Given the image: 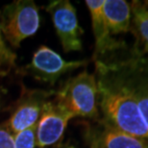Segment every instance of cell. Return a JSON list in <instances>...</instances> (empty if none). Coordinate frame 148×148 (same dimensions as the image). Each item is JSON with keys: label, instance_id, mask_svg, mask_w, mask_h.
Instances as JSON below:
<instances>
[{"label": "cell", "instance_id": "5", "mask_svg": "<svg viewBox=\"0 0 148 148\" xmlns=\"http://www.w3.org/2000/svg\"><path fill=\"white\" fill-rule=\"evenodd\" d=\"M64 52L81 51L83 30L80 27L76 10L67 0L51 1L46 8Z\"/></svg>", "mask_w": 148, "mask_h": 148}, {"label": "cell", "instance_id": "7", "mask_svg": "<svg viewBox=\"0 0 148 148\" xmlns=\"http://www.w3.org/2000/svg\"><path fill=\"white\" fill-rule=\"evenodd\" d=\"M75 117L58 101H47L37 124V143L38 148L57 143L63 138L69 121Z\"/></svg>", "mask_w": 148, "mask_h": 148}, {"label": "cell", "instance_id": "11", "mask_svg": "<svg viewBox=\"0 0 148 148\" xmlns=\"http://www.w3.org/2000/svg\"><path fill=\"white\" fill-rule=\"evenodd\" d=\"M103 14L112 35L131 31V4L124 0H106Z\"/></svg>", "mask_w": 148, "mask_h": 148}, {"label": "cell", "instance_id": "12", "mask_svg": "<svg viewBox=\"0 0 148 148\" xmlns=\"http://www.w3.org/2000/svg\"><path fill=\"white\" fill-rule=\"evenodd\" d=\"M131 31L137 37L138 42L143 47L138 54L148 55V8L144 2L133 1L131 3Z\"/></svg>", "mask_w": 148, "mask_h": 148}, {"label": "cell", "instance_id": "16", "mask_svg": "<svg viewBox=\"0 0 148 148\" xmlns=\"http://www.w3.org/2000/svg\"><path fill=\"white\" fill-rule=\"evenodd\" d=\"M144 4H145V5H146V7L148 8V1H145V2H144Z\"/></svg>", "mask_w": 148, "mask_h": 148}, {"label": "cell", "instance_id": "2", "mask_svg": "<svg viewBox=\"0 0 148 148\" xmlns=\"http://www.w3.org/2000/svg\"><path fill=\"white\" fill-rule=\"evenodd\" d=\"M56 94V101L66 107L74 116H98L97 84L95 74L83 71L69 78Z\"/></svg>", "mask_w": 148, "mask_h": 148}, {"label": "cell", "instance_id": "4", "mask_svg": "<svg viewBox=\"0 0 148 148\" xmlns=\"http://www.w3.org/2000/svg\"><path fill=\"white\" fill-rule=\"evenodd\" d=\"M112 64L136 99L148 127V57L136 52L131 58Z\"/></svg>", "mask_w": 148, "mask_h": 148}, {"label": "cell", "instance_id": "9", "mask_svg": "<svg viewBox=\"0 0 148 148\" xmlns=\"http://www.w3.org/2000/svg\"><path fill=\"white\" fill-rule=\"evenodd\" d=\"M85 140L90 148H148V140L124 133L101 119L87 127Z\"/></svg>", "mask_w": 148, "mask_h": 148}, {"label": "cell", "instance_id": "10", "mask_svg": "<svg viewBox=\"0 0 148 148\" xmlns=\"http://www.w3.org/2000/svg\"><path fill=\"white\" fill-rule=\"evenodd\" d=\"M103 2L102 0H87L88 11L90 14L91 26H92L94 40H95V59L99 56L105 55L106 53L116 50L124 46L122 41L116 40L112 38L110 29L106 22L104 14H103Z\"/></svg>", "mask_w": 148, "mask_h": 148}, {"label": "cell", "instance_id": "6", "mask_svg": "<svg viewBox=\"0 0 148 148\" xmlns=\"http://www.w3.org/2000/svg\"><path fill=\"white\" fill-rule=\"evenodd\" d=\"M87 64L86 61H66L54 50L42 45L34 53L23 71L44 83L55 84L62 75Z\"/></svg>", "mask_w": 148, "mask_h": 148}, {"label": "cell", "instance_id": "1", "mask_svg": "<svg viewBox=\"0 0 148 148\" xmlns=\"http://www.w3.org/2000/svg\"><path fill=\"white\" fill-rule=\"evenodd\" d=\"M94 74L101 120L131 136L148 140V127L138 103L124 86L112 64L96 60Z\"/></svg>", "mask_w": 148, "mask_h": 148}, {"label": "cell", "instance_id": "3", "mask_svg": "<svg viewBox=\"0 0 148 148\" xmlns=\"http://www.w3.org/2000/svg\"><path fill=\"white\" fill-rule=\"evenodd\" d=\"M0 18L1 31L13 47H18L23 40L36 34L40 27L38 9L31 0H18L5 6Z\"/></svg>", "mask_w": 148, "mask_h": 148}, {"label": "cell", "instance_id": "13", "mask_svg": "<svg viewBox=\"0 0 148 148\" xmlns=\"http://www.w3.org/2000/svg\"><path fill=\"white\" fill-rule=\"evenodd\" d=\"M37 124L14 135L16 148H35L37 143Z\"/></svg>", "mask_w": 148, "mask_h": 148}, {"label": "cell", "instance_id": "15", "mask_svg": "<svg viewBox=\"0 0 148 148\" xmlns=\"http://www.w3.org/2000/svg\"><path fill=\"white\" fill-rule=\"evenodd\" d=\"M0 148H16L14 134L6 125H0Z\"/></svg>", "mask_w": 148, "mask_h": 148}, {"label": "cell", "instance_id": "8", "mask_svg": "<svg viewBox=\"0 0 148 148\" xmlns=\"http://www.w3.org/2000/svg\"><path fill=\"white\" fill-rule=\"evenodd\" d=\"M54 93V91L41 90H24L5 125L16 135V133L37 124L44 104Z\"/></svg>", "mask_w": 148, "mask_h": 148}, {"label": "cell", "instance_id": "14", "mask_svg": "<svg viewBox=\"0 0 148 148\" xmlns=\"http://www.w3.org/2000/svg\"><path fill=\"white\" fill-rule=\"evenodd\" d=\"M16 55L5 44L0 28V73L8 72L12 67L16 66Z\"/></svg>", "mask_w": 148, "mask_h": 148}]
</instances>
